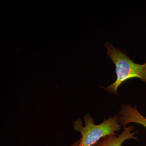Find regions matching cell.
Instances as JSON below:
<instances>
[{"label": "cell", "mask_w": 146, "mask_h": 146, "mask_svg": "<svg viewBox=\"0 0 146 146\" xmlns=\"http://www.w3.org/2000/svg\"><path fill=\"white\" fill-rule=\"evenodd\" d=\"M80 141L79 140H78L77 141H76V142H75L74 143L72 144V145H70L69 146H78L79 145Z\"/></svg>", "instance_id": "5b68a950"}, {"label": "cell", "mask_w": 146, "mask_h": 146, "mask_svg": "<svg viewBox=\"0 0 146 146\" xmlns=\"http://www.w3.org/2000/svg\"><path fill=\"white\" fill-rule=\"evenodd\" d=\"M84 126L81 119L75 120L73 123L74 130L81 135L78 146H93L106 136L118 135L116 132L123 128L119 121L118 114L104 120L99 124H95L94 119L89 114L84 116Z\"/></svg>", "instance_id": "7a4b0ae2"}, {"label": "cell", "mask_w": 146, "mask_h": 146, "mask_svg": "<svg viewBox=\"0 0 146 146\" xmlns=\"http://www.w3.org/2000/svg\"><path fill=\"white\" fill-rule=\"evenodd\" d=\"M119 121L123 128L130 123H136L146 128V117L139 112L135 105L126 104L121 106L118 114Z\"/></svg>", "instance_id": "3957f363"}, {"label": "cell", "mask_w": 146, "mask_h": 146, "mask_svg": "<svg viewBox=\"0 0 146 146\" xmlns=\"http://www.w3.org/2000/svg\"><path fill=\"white\" fill-rule=\"evenodd\" d=\"M108 58L115 65L117 78L115 82L104 89L108 93L117 94L118 88L125 82L138 78L146 84V61L143 64H137L129 58L123 51L115 48L109 42L106 44Z\"/></svg>", "instance_id": "6da1fadb"}, {"label": "cell", "mask_w": 146, "mask_h": 146, "mask_svg": "<svg viewBox=\"0 0 146 146\" xmlns=\"http://www.w3.org/2000/svg\"><path fill=\"white\" fill-rule=\"evenodd\" d=\"M134 128L133 125L126 127L118 136L112 135L106 136L93 146H122L123 143L127 140H137L136 135L138 131H133Z\"/></svg>", "instance_id": "277c9868"}]
</instances>
